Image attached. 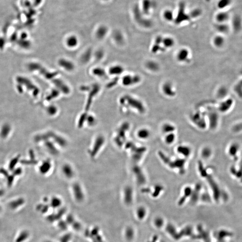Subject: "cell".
I'll use <instances>...</instances> for the list:
<instances>
[{
  "label": "cell",
  "mask_w": 242,
  "mask_h": 242,
  "mask_svg": "<svg viewBox=\"0 0 242 242\" xmlns=\"http://www.w3.org/2000/svg\"><path fill=\"white\" fill-rule=\"evenodd\" d=\"M237 149H238V147L236 145L234 144L232 145V146L230 147V149H229V153L230 152V154L232 155H234L235 154L236 152H237Z\"/></svg>",
  "instance_id": "cell-27"
},
{
  "label": "cell",
  "mask_w": 242,
  "mask_h": 242,
  "mask_svg": "<svg viewBox=\"0 0 242 242\" xmlns=\"http://www.w3.org/2000/svg\"><path fill=\"white\" fill-rule=\"evenodd\" d=\"M239 128L241 130H242V123H240L239 125Z\"/></svg>",
  "instance_id": "cell-28"
},
{
  "label": "cell",
  "mask_w": 242,
  "mask_h": 242,
  "mask_svg": "<svg viewBox=\"0 0 242 242\" xmlns=\"http://www.w3.org/2000/svg\"><path fill=\"white\" fill-rule=\"evenodd\" d=\"M216 29L218 31L222 33H227L229 31V27L225 23H218L216 26Z\"/></svg>",
  "instance_id": "cell-19"
},
{
  "label": "cell",
  "mask_w": 242,
  "mask_h": 242,
  "mask_svg": "<svg viewBox=\"0 0 242 242\" xmlns=\"http://www.w3.org/2000/svg\"><path fill=\"white\" fill-rule=\"evenodd\" d=\"M126 99L129 105H130L131 107L135 109L139 113L143 114L145 112V106L140 101L130 96L126 97Z\"/></svg>",
  "instance_id": "cell-3"
},
{
  "label": "cell",
  "mask_w": 242,
  "mask_h": 242,
  "mask_svg": "<svg viewBox=\"0 0 242 242\" xmlns=\"http://www.w3.org/2000/svg\"><path fill=\"white\" fill-rule=\"evenodd\" d=\"M190 118L193 123L199 129L204 130L206 128L207 122L203 113L197 111L191 115Z\"/></svg>",
  "instance_id": "cell-2"
},
{
  "label": "cell",
  "mask_w": 242,
  "mask_h": 242,
  "mask_svg": "<svg viewBox=\"0 0 242 242\" xmlns=\"http://www.w3.org/2000/svg\"><path fill=\"white\" fill-rule=\"evenodd\" d=\"M158 155L163 162L169 168L177 170L181 175H184L185 172V165L186 163V159L185 158H180L173 160L167 156L162 151L159 152Z\"/></svg>",
  "instance_id": "cell-1"
},
{
  "label": "cell",
  "mask_w": 242,
  "mask_h": 242,
  "mask_svg": "<svg viewBox=\"0 0 242 242\" xmlns=\"http://www.w3.org/2000/svg\"><path fill=\"white\" fill-rule=\"evenodd\" d=\"M28 233L27 231H24L22 232L20 234L19 237L17 238V239L16 240V242H21L22 241L25 240L28 237Z\"/></svg>",
  "instance_id": "cell-23"
},
{
  "label": "cell",
  "mask_w": 242,
  "mask_h": 242,
  "mask_svg": "<svg viewBox=\"0 0 242 242\" xmlns=\"http://www.w3.org/2000/svg\"><path fill=\"white\" fill-rule=\"evenodd\" d=\"M175 40L171 37H165L163 38L162 44L165 47V48H170L172 47L175 44Z\"/></svg>",
  "instance_id": "cell-14"
},
{
  "label": "cell",
  "mask_w": 242,
  "mask_h": 242,
  "mask_svg": "<svg viewBox=\"0 0 242 242\" xmlns=\"http://www.w3.org/2000/svg\"><path fill=\"white\" fill-rule=\"evenodd\" d=\"M208 119L210 128L211 129H214L217 127L218 121V114L215 111H210L208 113Z\"/></svg>",
  "instance_id": "cell-5"
},
{
  "label": "cell",
  "mask_w": 242,
  "mask_h": 242,
  "mask_svg": "<svg viewBox=\"0 0 242 242\" xmlns=\"http://www.w3.org/2000/svg\"><path fill=\"white\" fill-rule=\"evenodd\" d=\"M176 151L177 153L183 156L184 158H187L191 156L192 150L191 148L188 145H179L177 147Z\"/></svg>",
  "instance_id": "cell-4"
},
{
  "label": "cell",
  "mask_w": 242,
  "mask_h": 242,
  "mask_svg": "<svg viewBox=\"0 0 242 242\" xmlns=\"http://www.w3.org/2000/svg\"><path fill=\"white\" fill-rule=\"evenodd\" d=\"M135 170L136 171L135 173L138 174L137 176L136 175V177H137V181L140 184H145L146 181V179L142 170L138 167H137L135 168Z\"/></svg>",
  "instance_id": "cell-10"
},
{
  "label": "cell",
  "mask_w": 242,
  "mask_h": 242,
  "mask_svg": "<svg viewBox=\"0 0 242 242\" xmlns=\"http://www.w3.org/2000/svg\"><path fill=\"white\" fill-rule=\"evenodd\" d=\"M123 71V68L121 67H116L110 70L111 73H114V74H120Z\"/></svg>",
  "instance_id": "cell-25"
},
{
  "label": "cell",
  "mask_w": 242,
  "mask_h": 242,
  "mask_svg": "<svg viewBox=\"0 0 242 242\" xmlns=\"http://www.w3.org/2000/svg\"><path fill=\"white\" fill-rule=\"evenodd\" d=\"M154 188V193L153 195H154V196H156L157 195H158L160 192L162 191L164 188L161 184H158L155 186Z\"/></svg>",
  "instance_id": "cell-24"
},
{
  "label": "cell",
  "mask_w": 242,
  "mask_h": 242,
  "mask_svg": "<svg viewBox=\"0 0 242 242\" xmlns=\"http://www.w3.org/2000/svg\"><path fill=\"white\" fill-rule=\"evenodd\" d=\"M227 91L225 88H221L218 92V96L220 97H223L227 94Z\"/></svg>",
  "instance_id": "cell-26"
},
{
  "label": "cell",
  "mask_w": 242,
  "mask_h": 242,
  "mask_svg": "<svg viewBox=\"0 0 242 242\" xmlns=\"http://www.w3.org/2000/svg\"><path fill=\"white\" fill-rule=\"evenodd\" d=\"M231 0H219L218 2V7L220 9H224L229 6L231 3Z\"/></svg>",
  "instance_id": "cell-20"
},
{
  "label": "cell",
  "mask_w": 242,
  "mask_h": 242,
  "mask_svg": "<svg viewBox=\"0 0 242 242\" xmlns=\"http://www.w3.org/2000/svg\"><path fill=\"white\" fill-rule=\"evenodd\" d=\"M232 102L231 100H227L225 102L222 103L219 106V110L222 112H225L228 110V109L230 107Z\"/></svg>",
  "instance_id": "cell-18"
},
{
  "label": "cell",
  "mask_w": 242,
  "mask_h": 242,
  "mask_svg": "<svg viewBox=\"0 0 242 242\" xmlns=\"http://www.w3.org/2000/svg\"><path fill=\"white\" fill-rule=\"evenodd\" d=\"M137 135L139 139L146 140L150 136L151 132L147 128H141L137 132Z\"/></svg>",
  "instance_id": "cell-9"
},
{
  "label": "cell",
  "mask_w": 242,
  "mask_h": 242,
  "mask_svg": "<svg viewBox=\"0 0 242 242\" xmlns=\"http://www.w3.org/2000/svg\"><path fill=\"white\" fill-rule=\"evenodd\" d=\"M229 18L228 14L225 12H220L216 15V19L218 23H225Z\"/></svg>",
  "instance_id": "cell-12"
},
{
  "label": "cell",
  "mask_w": 242,
  "mask_h": 242,
  "mask_svg": "<svg viewBox=\"0 0 242 242\" xmlns=\"http://www.w3.org/2000/svg\"><path fill=\"white\" fill-rule=\"evenodd\" d=\"M140 80V77L139 76L127 75L124 77L122 82L125 86H131L139 83Z\"/></svg>",
  "instance_id": "cell-6"
},
{
  "label": "cell",
  "mask_w": 242,
  "mask_h": 242,
  "mask_svg": "<svg viewBox=\"0 0 242 242\" xmlns=\"http://www.w3.org/2000/svg\"><path fill=\"white\" fill-rule=\"evenodd\" d=\"M147 67L149 70H151V71H157V70L158 69V64L156 63L152 62V61L148 62L147 64Z\"/></svg>",
  "instance_id": "cell-22"
},
{
  "label": "cell",
  "mask_w": 242,
  "mask_h": 242,
  "mask_svg": "<svg viewBox=\"0 0 242 242\" xmlns=\"http://www.w3.org/2000/svg\"><path fill=\"white\" fill-rule=\"evenodd\" d=\"M163 17L167 21H172L174 18L173 11L171 9L165 10L163 13Z\"/></svg>",
  "instance_id": "cell-13"
},
{
  "label": "cell",
  "mask_w": 242,
  "mask_h": 242,
  "mask_svg": "<svg viewBox=\"0 0 242 242\" xmlns=\"http://www.w3.org/2000/svg\"><path fill=\"white\" fill-rule=\"evenodd\" d=\"M162 90L164 94L168 97H173L176 94L174 88L171 83H166L164 84L163 86Z\"/></svg>",
  "instance_id": "cell-8"
},
{
  "label": "cell",
  "mask_w": 242,
  "mask_h": 242,
  "mask_svg": "<svg viewBox=\"0 0 242 242\" xmlns=\"http://www.w3.org/2000/svg\"><path fill=\"white\" fill-rule=\"evenodd\" d=\"M162 131L165 134L169 133H174L176 130V127L172 124L165 123L162 126Z\"/></svg>",
  "instance_id": "cell-11"
},
{
  "label": "cell",
  "mask_w": 242,
  "mask_h": 242,
  "mask_svg": "<svg viewBox=\"0 0 242 242\" xmlns=\"http://www.w3.org/2000/svg\"><path fill=\"white\" fill-rule=\"evenodd\" d=\"M165 142L168 145L173 144L176 140V135L175 133H171L165 134L164 138Z\"/></svg>",
  "instance_id": "cell-15"
},
{
  "label": "cell",
  "mask_w": 242,
  "mask_h": 242,
  "mask_svg": "<svg viewBox=\"0 0 242 242\" xmlns=\"http://www.w3.org/2000/svg\"><path fill=\"white\" fill-rule=\"evenodd\" d=\"M213 43L214 45L217 47H222L224 45L225 40L222 36L218 35L214 37L213 40Z\"/></svg>",
  "instance_id": "cell-16"
},
{
  "label": "cell",
  "mask_w": 242,
  "mask_h": 242,
  "mask_svg": "<svg viewBox=\"0 0 242 242\" xmlns=\"http://www.w3.org/2000/svg\"><path fill=\"white\" fill-rule=\"evenodd\" d=\"M212 155V150L209 147H205L203 148L201 152V156L203 159H209Z\"/></svg>",
  "instance_id": "cell-17"
},
{
  "label": "cell",
  "mask_w": 242,
  "mask_h": 242,
  "mask_svg": "<svg viewBox=\"0 0 242 242\" xmlns=\"http://www.w3.org/2000/svg\"><path fill=\"white\" fill-rule=\"evenodd\" d=\"M68 46L71 47H74L76 46L77 43V39L75 36H70L67 40Z\"/></svg>",
  "instance_id": "cell-21"
},
{
  "label": "cell",
  "mask_w": 242,
  "mask_h": 242,
  "mask_svg": "<svg viewBox=\"0 0 242 242\" xmlns=\"http://www.w3.org/2000/svg\"><path fill=\"white\" fill-rule=\"evenodd\" d=\"M189 52L186 48H182L179 51L177 55V58L180 62H187L189 59Z\"/></svg>",
  "instance_id": "cell-7"
}]
</instances>
